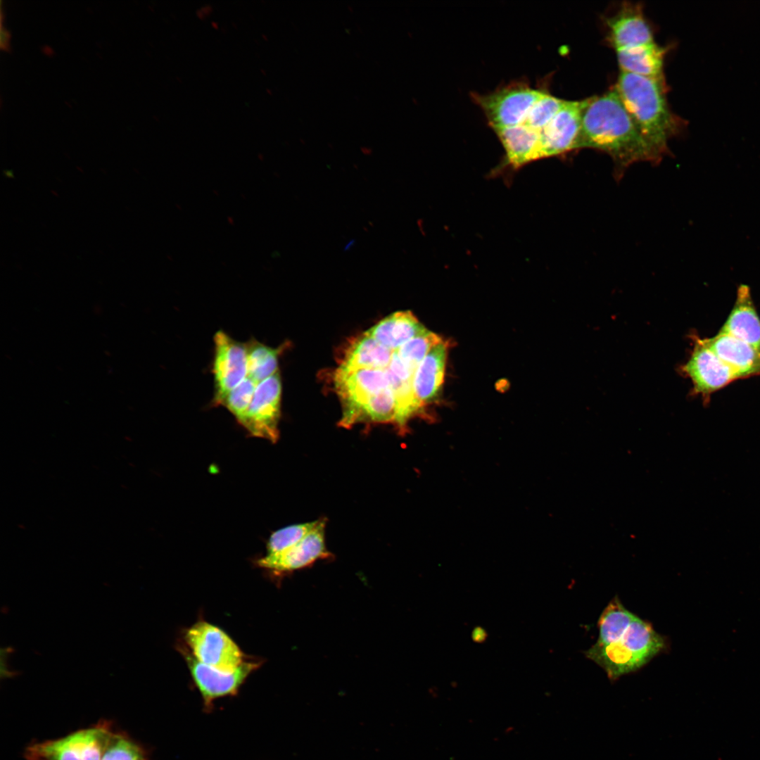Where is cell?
I'll use <instances>...</instances> for the list:
<instances>
[{"label": "cell", "mask_w": 760, "mask_h": 760, "mask_svg": "<svg viewBox=\"0 0 760 760\" xmlns=\"http://www.w3.org/2000/svg\"><path fill=\"white\" fill-rule=\"evenodd\" d=\"M590 148L608 154L620 178L633 163H657L663 156L648 141L614 89L585 99L576 149Z\"/></svg>", "instance_id": "cell-1"}, {"label": "cell", "mask_w": 760, "mask_h": 760, "mask_svg": "<svg viewBox=\"0 0 760 760\" xmlns=\"http://www.w3.org/2000/svg\"><path fill=\"white\" fill-rule=\"evenodd\" d=\"M614 89L640 131L664 157L669 139L687 126L669 106L665 80L621 72Z\"/></svg>", "instance_id": "cell-2"}, {"label": "cell", "mask_w": 760, "mask_h": 760, "mask_svg": "<svg viewBox=\"0 0 760 760\" xmlns=\"http://www.w3.org/2000/svg\"><path fill=\"white\" fill-rule=\"evenodd\" d=\"M114 730L112 721L101 720L59 738L31 742L23 756L26 760H101Z\"/></svg>", "instance_id": "cell-3"}, {"label": "cell", "mask_w": 760, "mask_h": 760, "mask_svg": "<svg viewBox=\"0 0 760 760\" xmlns=\"http://www.w3.org/2000/svg\"><path fill=\"white\" fill-rule=\"evenodd\" d=\"M543 92L524 83H515L488 94H474L473 99L495 129L522 124Z\"/></svg>", "instance_id": "cell-4"}, {"label": "cell", "mask_w": 760, "mask_h": 760, "mask_svg": "<svg viewBox=\"0 0 760 760\" xmlns=\"http://www.w3.org/2000/svg\"><path fill=\"white\" fill-rule=\"evenodd\" d=\"M192 655L216 669L232 672L243 662V653L222 630L204 621L191 626L185 634Z\"/></svg>", "instance_id": "cell-5"}, {"label": "cell", "mask_w": 760, "mask_h": 760, "mask_svg": "<svg viewBox=\"0 0 760 760\" xmlns=\"http://www.w3.org/2000/svg\"><path fill=\"white\" fill-rule=\"evenodd\" d=\"M335 387L344 409L340 424L349 427L367 401L382 390L389 388L386 369L338 367L334 376Z\"/></svg>", "instance_id": "cell-6"}, {"label": "cell", "mask_w": 760, "mask_h": 760, "mask_svg": "<svg viewBox=\"0 0 760 760\" xmlns=\"http://www.w3.org/2000/svg\"><path fill=\"white\" fill-rule=\"evenodd\" d=\"M213 341V404L220 405L227 395L248 376L247 348L246 343L236 341L222 330L215 334Z\"/></svg>", "instance_id": "cell-7"}, {"label": "cell", "mask_w": 760, "mask_h": 760, "mask_svg": "<svg viewBox=\"0 0 760 760\" xmlns=\"http://www.w3.org/2000/svg\"><path fill=\"white\" fill-rule=\"evenodd\" d=\"M692 338V350L688 361L681 366V372L690 379L692 394L709 400L713 393L738 377L709 347L704 338Z\"/></svg>", "instance_id": "cell-8"}, {"label": "cell", "mask_w": 760, "mask_h": 760, "mask_svg": "<svg viewBox=\"0 0 760 760\" xmlns=\"http://www.w3.org/2000/svg\"><path fill=\"white\" fill-rule=\"evenodd\" d=\"M281 381L279 372L258 383L241 425L250 435L276 443L281 416Z\"/></svg>", "instance_id": "cell-9"}, {"label": "cell", "mask_w": 760, "mask_h": 760, "mask_svg": "<svg viewBox=\"0 0 760 760\" xmlns=\"http://www.w3.org/2000/svg\"><path fill=\"white\" fill-rule=\"evenodd\" d=\"M585 100L564 101L562 106L539 132L542 158L576 150Z\"/></svg>", "instance_id": "cell-10"}, {"label": "cell", "mask_w": 760, "mask_h": 760, "mask_svg": "<svg viewBox=\"0 0 760 760\" xmlns=\"http://www.w3.org/2000/svg\"><path fill=\"white\" fill-rule=\"evenodd\" d=\"M185 658L192 678L207 705L217 698L236 694L247 677L260 666L258 662L243 661L234 671L226 672L201 663L193 655L186 654Z\"/></svg>", "instance_id": "cell-11"}, {"label": "cell", "mask_w": 760, "mask_h": 760, "mask_svg": "<svg viewBox=\"0 0 760 760\" xmlns=\"http://www.w3.org/2000/svg\"><path fill=\"white\" fill-rule=\"evenodd\" d=\"M324 528L325 520L319 519L316 527L297 544L281 553L267 555L259 559L257 564L284 573L303 569L318 559L328 558L331 554L326 547Z\"/></svg>", "instance_id": "cell-12"}, {"label": "cell", "mask_w": 760, "mask_h": 760, "mask_svg": "<svg viewBox=\"0 0 760 760\" xmlns=\"http://www.w3.org/2000/svg\"><path fill=\"white\" fill-rule=\"evenodd\" d=\"M606 23L607 40L615 51L655 42L640 4L624 2Z\"/></svg>", "instance_id": "cell-13"}, {"label": "cell", "mask_w": 760, "mask_h": 760, "mask_svg": "<svg viewBox=\"0 0 760 760\" xmlns=\"http://www.w3.org/2000/svg\"><path fill=\"white\" fill-rule=\"evenodd\" d=\"M704 341L738 379L760 375L759 348L721 331Z\"/></svg>", "instance_id": "cell-14"}, {"label": "cell", "mask_w": 760, "mask_h": 760, "mask_svg": "<svg viewBox=\"0 0 760 760\" xmlns=\"http://www.w3.org/2000/svg\"><path fill=\"white\" fill-rule=\"evenodd\" d=\"M448 343L436 344L417 367L413 379V391L422 407L436 400L444 382Z\"/></svg>", "instance_id": "cell-15"}, {"label": "cell", "mask_w": 760, "mask_h": 760, "mask_svg": "<svg viewBox=\"0 0 760 760\" xmlns=\"http://www.w3.org/2000/svg\"><path fill=\"white\" fill-rule=\"evenodd\" d=\"M494 130L505 151V166L515 170L542 159L538 132L523 124Z\"/></svg>", "instance_id": "cell-16"}, {"label": "cell", "mask_w": 760, "mask_h": 760, "mask_svg": "<svg viewBox=\"0 0 760 760\" xmlns=\"http://www.w3.org/2000/svg\"><path fill=\"white\" fill-rule=\"evenodd\" d=\"M719 331L760 349V318L747 285L738 286L734 305Z\"/></svg>", "instance_id": "cell-17"}, {"label": "cell", "mask_w": 760, "mask_h": 760, "mask_svg": "<svg viewBox=\"0 0 760 760\" xmlns=\"http://www.w3.org/2000/svg\"><path fill=\"white\" fill-rule=\"evenodd\" d=\"M666 50L656 42L616 50L621 72L665 80Z\"/></svg>", "instance_id": "cell-18"}, {"label": "cell", "mask_w": 760, "mask_h": 760, "mask_svg": "<svg viewBox=\"0 0 760 760\" xmlns=\"http://www.w3.org/2000/svg\"><path fill=\"white\" fill-rule=\"evenodd\" d=\"M426 330L410 311H399L385 317L367 332L383 346L393 351Z\"/></svg>", "instance_id": "cell-19"}, {"label": "cell", "mask_w": 760, "mask_h": 760, "mask_svg": "<svg viewBox=\"0 0 760 760\" xmlns=\"http://www.w3.org/2000/svg\"><path fill=\"white\" fill-rule=\"evenodd\" d=\"M585 656L600 666L611 680L645 664L620 640L602 645L594 644L585 652Z\"/></svg>", "instance_id": "cell-20"}, {"label": "cell", "mask_w": 760, "mask_h": 760, "mask_svg": "<svg viewBox=\"0 0 760 760\" xmlns=\"http://www.w3.org/2000/svg\"><path fill=\"white\" fill-rule=\"evenodd\" d=\"M392 353L365 331L347 348L339 367L386 369L391 362Z\"/></svg>", "instance_id": "cell-21"}, {"label": "cell", "mask_w": 760, "mask_h": 760, "mask_svg": "<svg viewBox=\"0 0 760 760\" xmlns=\"http://www.w3.org/2000/svg\"><path fill=\"white\" fill-rule=\"evenodd\" d=\"M619 640L645 664L666 647L664 638L650 623L637 616Z\"/></svg>", "instance_id": "cell-22"}, {"label": "cell", "mask_w": 760, "mask_h": 760, "mask_svg": "<svg viewBox=\"0 0 760 760\" xmlns=\"http://www.w3.org/2000/svg\"><path fill=\"white\" fill-rule=\"evenodd\" d=\"M635 615L614 597L602 611L598 622V639L595 644L607 645L619 640Z\"/></svg>", "instance_id": "cell-23"}, {"label": "cell", "mask_w": 760, "mask_h": 760, "mask_svg": "<svg viewBox=\"0 0 760 760\" xmlns=\"http://www.w3.org/2000/svg\"><path fill=\"white\" fill-rule=\"evenodd\" d=\"M248 376L257 384L277 372L279 357L285 349L284 345L272 348L255 338L246 343Z\"/></svg>", "instance_id": "cell-24"}, {"label": "cell", "mask_w": 760, "mask_h": 760, "mask_svg": "<svg viewBox=\"0 0 760 760\" xmlns=\"http://www.w3.org/2000/svg\"><path fill=\"white\" fill-rule=\"evenodd\" d=\"M365 420L393 423L398 426V403L391 388H386L371 397L358 412L354 424Z\"/></svg>", "instance_id": "cell-25"}, {"label": "cell", "mask_w": 760, "mask_h": 760, "mask_svg": "<svg viewBox=\"0 0 760 760\" xmlns=\"http://www.w3.org/2000/svg\"><path fill=\"white\" fill-rule=\"evenodd\" d=\"M101 760H148L146 750L126 732L114 730Z\"/></svg>", "instance_id": "cell-26"}, {"label": "cell", "mask_w": 760, "mask_h": 760, "mask_svg": "<svg viewBox=\"0 0 760 760\" xmlns=\"http://www.w3.org/2000/svg\"><path fill=\"white\" fill-rule=\"evenodd\" d=\"M319 520L293 524L274 531L270 537L267 555H277L293 547L318 524Z\"/></svg>", "instance_id": "cell-27"}, {"label": "cell", "mask_w": 760, "mask_h": 760, "mask_svg": "<svg viewBox=\"0 0 760 760\" xmlns=\"http://www.w3.org/2000/svg\"><path fill=\"white\" fill-rule=\"evenodd\" d=\"M443 340L436 334L426 329L402 345L396 352L403 362L417 369L431 348Z\"/></svg>", "instance_id": "cell-28"}, {"label": "cell", "mask_w": 760, "mask_h": 760, "mask_svg": "<svg viewBox=\"0 0 760 760\" xmlns=\"http://www.w3.org/2000/svg\"><path fill=\"white\" fill-rule=\"evenodd\" d=\"M564 101L543 91L522 124L540 132L559 111Z\"/></svg>", "instance_id": "cell-29"}, {"label": "cell", "mask_w": 760, "mask_h": 760, "mask_svg": "<svg viewBox=\"0 0 760 760\" xmlns=\"http://www.w3.org/2000/svg\"><path fill=\"white\" fill-rule=\"evenodd\" d=\"M257 385L250 377H246L227 395L220 405L226 407L240 424L244 419Z\"/></svg>", "instance_id": "cell-30"}, {"label": "cell", "mask_w": 760, "mask_h": 760, "mask_svg": "<svg viewBox=\"0 0 760 760\" xmlns=\"http://www.w3.org/2000/svg\"><path fill=\"white\" fill-rule=\"evenodd\" d=\"M12 648L7 647L1 650V677L8 678L13 676V672L11 671L8 669L7 660L8 655L11 653Z\"/></svg>", "instance_id": "cell-31"}, {"label": "cell", "mask_w": 760, "mask_h": 760, "mask_svg": "<svg viewBox=\"0 0 760 760\" xmlns=\"http://www.w3.org/2000/svg\"><path fill=\"white\" fill-rule=\"evenodd\" d=\"M11 42V32L8 29H6V27H4L3 26L2 23H1V29H0V46H1V49L2 50H4V51H9L11 50V42Z\"/></svg>", "instance_id": "cell-32"}]
</instances>
